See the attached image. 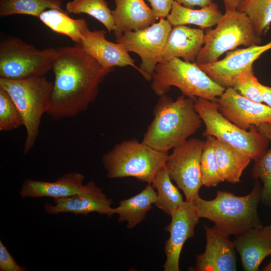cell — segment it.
Returning <instances> with one entry per match:
<instances>
[{"instance_id": "obj_1", "label": "cell", "mask_w": 271, "mask_h": 271, "mask_svg": "<svg viewBox=\"0 0 271 271\" xmlns=\"http://www.w3.org/2000/svg\"><path fill=\"white\" fill-rule=\"evenodd\" d=\"M55 78L46 113L53 120L74 117L96 98L99 86L113 71L103 68L80 45L57 48Z\"/></svg>"}, {"instance_id": "obj_2", "label": "cell", "mask_w": 271, "mask_h": 271, "mask_svg": "<svg viewBox=\"0 0 271 271\" xmlns=\"http://www.w3.org/2000/svg\"><path fill=\"white\" fill-rule=\"evenodd\" d=\"M159 97L153 109L154 119L142 142L157 151L168 153L195 133L203 121L194 107L197 98L182 95L174 101L166 94Z\"/></svg>"}, {"instance_id": "obj_3", "label": "cell", "mask_w": 271, "mask_h": 271, "mask_svg": "<svg viewBox=\"0 0 271 271\" xmlns=\"http://www.w3.org/2000/svg\"><path fill=\"white\" fill-rule=\"evenodd\" d=\"M262 187L256 180L248 194L238 196L228 191H217L216 197L206 200L199 195L192 200L200 218H207L227 234L236 237L263 225L257 214Z\"/></svg>"}, {"instance_id": "obj_4", "label": "cell", "mask_w": 271, "mask_h": 271, "mask_svg": "<svg viewBox=\"0 0 271 271\" xmlns=\"http://www.w3.org/2000/svg\"><path fill=\"white\" fill-rule=\"evenodd\" d=\"M151 88L159 96L166 94L172 86L183 95L202 98L217 102L225 88L213 80L196 63L175 58L159 63L152 75Z\"/></svg>"}, {"instance_id": "obj_5", "label": "cell", "mask_w": 271, "mask_h": 271, "mask_svg": "<svg viewBox=\"0 0 271 271\" xmlns=\"http://www.w3.org/2000/svg\"><path fill=\"white\" fill-rule=\"evenodd\" d=\"M169 155L134 138L115 145L102 156V163L109 178L134 177L151 184Z\"/></svg>"}, {"instance_id": "obj_6", "label": "cell", "mask_w": 271, "mask_h": 271, "mask_svg": "<svg viewBox=\"0 0 271 271\" xmlns=\"http://www.w3.org/2000/svg\"><path fill=\"white\" fill-rule=\"evenodd\" d=\"M261 41L245 13L238 10L225 11L215 28L204 31V45L195 62L198 65L212 63L238 46L260 45Z\"/></svg>"}, {"instance_id": "obj_7", "label": "cell", "mask_w": 271, "mask_h": 271, "mask_svg": "<svg viewBox=\"0 0 271 271\" xmlns=\"http://www.w3.org/2000/svg\"><path fill=\"white\" fill-rule=\"evenodd\" d=\"M53 82L44 76L22 80L0 78V88L6 90L18 108L26 130L24 153L34 147L43 114L46 113Z\"/></svg>"}, {"instance_id": "obj_8", "label": "cell", "mask_w": 271, "mask_h": 271, "mask_svg": "<svg viewBox=\"0 0 271 271\" xmlns=\"http://www.w3.org/2000/svg\"><path fill=\"white\" fill-rule=\"evenodd\" d=\"M194 107L205 125L203 136L221 140L241 150L254 161L266 151L270 141L258 131L256 125H251L248 131L241 129L222 115L217 102L197 98Z\"/></svg>"}, {"instance_id": "obj_9", "label": "cell", "mask_w": 271, "mask_h": 271, "mask_svg": "<svg viewBox=\"0 0 271 271\" xmlns=\"http://www.w3.org/2000/svg\"><path fill=\"white\" fill-rule=\"evenodd\" d=\"M57 49L39 50L18 38L0 44V78L22 80L44 77L50 70Z\"/></svg>"}, {"instance_id": "obj_10", "label": "cell", "mask_w": 271, "mask_h": 271, "mask_svg": "<svg viewBox=\"0 0 271 271\" xmlns=\"http://www.w3.org/2000/svg\"><path fill=\"white\" fill-rule=\"evenodd\" d=\"M172 26L167 20L160 18L157 23L136 31L125 32L116 42L121 44L129 53L137 54L142 62L140 68L148 81L159 63L162 62L163 52Z\"/></svg>"}, {"instance_id": "obj_11", "label": "cell", "mask_w": 271, "mask_h": 271, "mask_svg": "<svg viewBox=\"0 0 271 271\" xmlns=\"http://www.w3.org/2000/svg\"><path fill=\"white\" fill-rule=\"evenodd\" d=\"M205 142L192 138L174 148L165 163L171 180L184 193L186 201L199 195L202 185L200 160Z\"/></svg>"}, {"instance_id": "obj_12", "label": "cell", "mask_w": 271, "mask_h": 271, "mask_svg": "<svg viewBox=\"0 0 271 271\" xmlns=\"http://www.w3.org/2000/svg\"><path fill=\"white\" fill-rule=\"evenodd\" d=\"M171 216V221L165 228L170 237L164 247L166 259L164 270L179 271L182 249L185 241L194 236L200 217L192 200L184 201Z\"/></svg>"}, {"instance_id": "obj_13", "label": "cell", "mask_w": 271, "mask_h": 271, "mask_svg": "<svg viewBox=\"0 0 271 271\" xmlns=\"http://www.w3.org/2000/svg\"><path fill=\"white\" fill-rule=\"evenodd\" d=\"M222 115L241 129L271 123V108L242 96L232 87L225 88L217 101Z\"/></svg>"}, {"instance_id": "obj_14", "label": "cell", "mask_w": 271, "mask_h": 271, "mask_svg": "<svg viewBox=\"0 0 271 271\" xmlns=\"http://www.w3.org/2000/svg\"><path fill=\"white\" fill-rule=\"evenodd\" d=\"M271 49V40L264 45H256L231 51L221 60L198 65L213 80L224 87H232L237 77L265 52Z\"/></svg>"}, {"instance_id": "obj_15", "label": "cell", "mask_w": 271, "mask_h": 271, "mask_svg": "<svg viewBox=\"0 0 271 271\" xmlns=\"http://www.w3.org/2000/svg\"><path fill=\"white\" fill-rule=\"evenodd\" d=\"M52 201L54 204L46 203L44 205V210L48 214L67 212L86 216L91 212H97L108 217L113 214L111 207L112 200L108 198L94 181L84 184L82 189L74 195L53 199Z\"/></svg>"}, {"instance_id": "obj_16", "label": "cell", "mask_w": 271, "mask_h": 271, "mask_svg": "<svg viewBox=\"0 0 271 271\" xmlns=\"http://www.w3.org/2000/svg\"><path fill=\"white\" fill-rule=\"evenodd\" d=\"M206 245L205 251L196 258V271H235L236 257L234 242L229 235L215 225H203Z\"/></svg>"}, {"instance_id": "obj_17", "label": "cell", "mask_w": 271, "mask_h": 271, "mask_svg": "<svg viewBox=\"0 0 271 271\" xmlns=\"http://www.w3.org/2000/svg\"><path fill=\"white\" fill-rule=\"evenodd\" d=\"M105 34L104 30L90 31L87 28L83 32L79 45L105 69L131 66L143 76V72L123 46L106 40Z\"/></svg>"}, {"instance_id": "obj_18", "label": "cell", "mask_w": 271, "mask_h": 271, "mask_svg": "<svg viewBox=\"0 0 271 271\" xmlns=\"http://www.w3.org/2000/svg\"><path fill=\"white\" fill-rule=\"evenodd\" d=\"M234 241L243 268L257 271L262 261L271 255V225L252 228Z\"/></svg>"}, {"instance_id": "obj_19", "label": "cell", "mask_w": 271, "mask_h": 271, "mask_svg": "<svg viewBox=\"0 0 271 271\" xmlns=\"http://www.w3.org/2000/svg\"><path fill=\"white\" fill-rule=\"evenodd\" d=\"M204 31L186 25L173 26L166 42L162 62L172 59L182 58L194 63L204 45Z\"/></svg>"}, {"instance_id": "obj_20", "label": "cell", "mask_w": 271, "mask_h": 271, "mask_svg": "<svg viewBox=\"0 0 271 271\" xmlns=\"http://www.w3.org/2000/svg\"><path fill=\"white\" fill-rule=\"evenodd\" d=\"M111 11L114 22V36L120 38L125 32L146 28L158 20L144 0H114Z\"/></svg>"}, {"instance_id": "obj_21", "label": "cell", "mask_w": 271, "mask_h": 271, "mask_svg": "<svg viewBox=\"0 0 271 271\" xmlns=\"http://www.w3.org/2000/svg\"><path fill=\"white\" fill-rule=\"evenodd\" d=\"M85 176L75 172L67 173L54 182L25 180L20 194L22 197L64 198L74 195L83 188Z\"/></svg>"}, {"instance_id": "obj_22", "label": "cell", "mask_w": 271, "mask_h": 271, "mask_svg": "<svg viewBox=\"0 0 271 271\" xmlns=\"http://www.w3.org/2000/svg\"><path fill=\"white\" fill-rule=\"evenodd\" d=\"M214 148L219 172L223 181L236 184L251 159L239 149L215 138Z\"/></svg>"}, {"instance_id": "obj_23", "label": "cell", "mask_w": 271, "mask_h": 271, "mask_svg": "<svg viewBox=\"0 0 271 271\" xmlns=\"http://www.w3.org/2000/svg\"><path fill=\"white\" fill-rule=\"evenodd\" d=\"M223 15L214 2L200 9H194L184 7L175 1L167 20L173 27L194 25L204 30L216 26Z\"/></svg>"}, {"instance_id": "obj_24", "label": "cell", "mask_w": 271, "mask_h": 271, "mask_svg": "<svg viewBox=\"0 0 271 271\" xmlns=\"http://www.w3.org/2000/svg\"><path fill=\"white\" fill-rule=\"evenodd\" d=\"M157 199V192L151 184L138 194L121 200L113 208V213L118 216L119 222H126L127 228L132 229L141 222L152 209Z\"/></svg>"}, {"instance_id": "obj_25", "label": "cell", "mask_w": 271, "mask_h": 271, "mask_svg": "<svg viewBox=\"0 0 271 271\" xmlns=\"http://www.w3.org/2000/svg\"><path fill=\"white\" fill-rule=\"evenodd\" d=\"M64 11L48 9L43 12L39 19L53 31L65 35L77 44H80L83 32L88 26L83 19H74Z\"/></svg>"}, {"instance_id": "obj_26", "label": "cell", "mask_w": 271, "mask_h": 271, "mask_svg": "<svg viewBox=\"0 0 271 271\" xmlns=\"http://www.w3.org/2000/svg\"><path fill=\"white\" fill-rule=\"evenodd\" d=\"M151 184L157 190L154 205L171 216L184 201L177 187L172 183L165 164L159 169Z\"/></svg>"}, {"instance_id": "obj_27", "label": "cell", "mask_w": 271, "mask_h": 271, "mask_svg": "<svg viewBox=\"0 0 271 271\" xmlns=\"http://www.w3.org/2000/svg\"><path fill=\"white\" fill-rule=\"evenodd\" d=\"M256 127L258 131L271 142V123H260ZM254 162L252 176L255 180L260 179L263 183L260 201L271 207V147Z\"/></svg>"}, {"instance_id": "obj_28", "label": "cell", "mask_w": 271, "mask_h": 271, "mask_svg": "<svg viewBox=\"0 0 271 271\" xmlns=\"http://www.w3.org/2000/svg\"><path fill=\"white\" fill-rule=\"evenodd\" d=\"M63 0H0V15L2 17L21 14L39 17L48 9L61 8Z\"/></svg>"}, {"instance_id": "obj_29", "label": "cell", "mask_w": 271, "mask_h": 271, "mask_svg": "<svg viewBox=\"0 0 271 271\" xmlns=\"http://www.w3.org/2000/svg\"><path fill=\"white\" fill-rule=\"evenodd\" d=\"M67 13L86 14L101 23L110 33L115 28L111 11L105 0H72L66 5Z\"/></svg>"}, {"instance_id": "obj_30", "label": "cell", "mask_w": 271, "mask_h": 271, "mask_svg": "<svg viewBox=\"0 0 271 271\" xmlns=\"http://www.w3.org/2000/svg\"><path fill=\"white\" fill-rule=\"evenodd\" d=\"M237 10L245 13L260 37L265 35L271 25V0H242Z\"/></svg>"}, {"instance_id": "obj_31", "label": "cell", "mask_w": 271, "mask_h": 271, "mask_svg": "<svg viewBox=\"0 0 271 271\" xmlns=\"http://www.w3.org/2000/svg\"><path fill=\"white\" fill-rule=\"evenodd\" d=\"M214 139L213 136L206 137L200 160L202 185L208 188L215 187L223 182L214 148Z\"/></svg>"}, {"instance_id": "obj_32", "label": "cell", "mask_w": 271, "mask_h": 271, "mask_svg": "<svg viewBox=\"0 0 271 271\" xmlns=\"http://www.w3.org/2000/svg\"><path fill=\"white\" fill-rule=\"evenodd\" d=\"M23 125L21 114L8 92L0 88V130L11 131Z\"/></svg>"}, {"instance_id": "obj_33", "label": "cell", "mask_w": 271, "mask_h": 271, "mask_svg": "<svg viewBox=\"0 0 271 271\" xmlns=\"http://www.w3.org/2000/svg\"><path fill=\"white\" fill-rule=\"evenodd\" d=\"M260 84L254 75L253 66H251L237 77L232 88L242 96L253 101L262 103L259 91Z\"/></svg>"}, {"instance_id": "obj_34", "label": "cell", "mask_w": 271, "mask_h": 271, "mask_svg": "<svg viewBox=\"0 0 271 271\" xmlns=\"http://www.w3.org/2000/svg\"><path fill=\"white\" fill-rule=\"evenodd\" d=\"M0 270H27L26 267L19 265L1 240H0Z\"/></svg>"}, {"instance_id": "obj_35", "label": "cell", "mask_w": 271, "mask_h": 271, "mask_svg": "<svg viewBox=\"0 0 271 271\" xmlns=\"http://www.w3.org/2000/svg\"><path fill=\"white\" fill-rule=\"evenodd\" d=\"M157 20L167 18L175 0H148Z\"/></svg>"}, {"instance_id": "obj_36", "label": "cell", "mask_w": 271, "mask_h": 271, "mask_svg": "<svg viewBox=\"0 0 271 271\" xmlns=\"http://www.w3.org/2000/svg\"><path fill=\"white\" fill-rule=\"evenodd\" d=\"M179 4L184 7L194 9L195 7L198 6L201 8L210 5L213 0H175Z\"/></svg>"}, {"instance_id": "obj_37", "label": "cell", "mask_w": 271, "mask_h": 271, "mask_svg": "<svg viewBox=\"0 0 271 271\" xmlns=\"http://www.w3.org/2000/svg\"><path fill=\"white\" fill-rule=\"evenodd\" d=\"M259 91L262 102L271 108V87L260 83Z\"/></svg>"}, {"instance_id": "obj_38", "label": "cell", "mask_w": 271, "mask_h": 271, "mask_svg": "<svg viewBox=\"0 0 271 271\" xmlns=\"http://www.w3.org/2000/svg\"><path fill=\"white\" fill-rule=\"evenodd\" d=\"M225 8V11L237 10L242 0H222Z\"/></svg>"}, {"instance_id": "obj_39", "label": "cell", "mask_w": 271, "mask_h": 271, "mask_svg": "<svg viewBox=\"0 0 271 271\" xmlns=\"http://www.w3.org/2000/svg\"><path fill=\"white\" fill-rule=\"evenodd\" d=\"M263 271H271V260L269 263L262 269Z\"/></svg>"}, {"instance_id": "obj_40", "label": "cell", "mask_w": 271, "mask_h": 271, "mask_svg": "<svg viewBox=\"0 0 271 271\" xmlns=\"http://www.w3.org/2000/svg\"></svg>"}]
</instances>
